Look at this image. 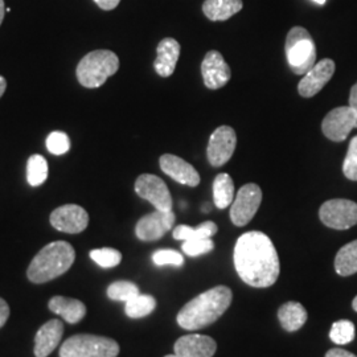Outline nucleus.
<instances>
[{"mask_svg": "<svg viewBox=\"0 0 357 357\" xmlns=\"http://www.w3.org/2000/svg\"><path fill=\"white\" fill-rule=\"evenodd\" d=\"M6 89H7V81H6L4 77L0 76V98L3 97Z\"/></svg>", "mask_w": 357, "mask_h": 357, "instance_id": "obj_39", "label": "nucleus"}, {"mask_svg": "<svg viewBox=\"0 0 357 357\" xmlns=\"http://www.w3.org/2000/svg\"><path fill=\"white\" fill-rule=\"evenodd\" d=\"M202 75L208 89L217 90L225 86L230 79V68L220 52L211 51L205 54L202 64Z\"/></svg>", "mask_w": 357, "mask_h": 357, "instance_id": "obj_15", "label": "nucleus"}, {"mask_svg": "<svg viewBox=\"0 0 357 357\" xmlns=\"http://www.w3.org/2000/svg\"><path fill=\"white\" fill-rule=\"evenodd\" d=\"M335 270L342 277H349L357 273V240L344 245L335 258Z\"/></svg>", "mask_w": 357, "mask_h": 357, "instance_id": "obj_23", "label": "nucleus"}, {"mask_svg": "<svg viewBox=\"0 0 357 357\" xmlns=\"http://www.w3.org/2000/svg\"><path fill=\"white\" fill-rule=\"evenodd\" d=\"M155 307H156V301L153 296L146 295V294H139L126 302L125 311H126L128 318L139 319V318H144V317L150 315L155 310Z\"/></svg>", "mask_w": 357, "mask_h": 357, "instance_id": "obj_26", "label": "nucleus"}, {"mask_svg": "<svg viewBox=\"0 0 357 357\" xmlns=\"http://www.w3.org/2000/svg\"><path fill=\"white\" fill-rule=\"evenodd\" d=\"M237 146L236 131L229 126H220L213 131L209 138L206 155L208 160L213 167L227 165L233 156Z\"/></svg>", "mask_w": 357, "mask_h": 357, "instance_id": "obj_11", "label": "nucleus"}, {"mask_svg": "<svg viewBox=\"0 0 357 357\" xmlns=\"http://www.w3.org/2000/svg\"><path fill=\"white\" fill-rule=\"evenodd\" d=\"M183 252L190 257H199L206 255L215 249V243L211 238H199V240H188L184 241L181 246Z\"/></svg>", "mask_w": 357, "mask_h": 357, "instance_id": "obj_32", "label": "nucleus"}, {"mask_svg": "<svg viewBox=\"0 0 357 357\" xmlns=\"http://www.w3.org/2000/svg\"><path fill=\"white\" fill-rule=\"evenodd\" d=\"M153 264L156 266H165V265H172V266H183L184 257L181 253L171 249H162L156 250L153 255Z\"/></svg>", "mask_w": 357, "mask_h": 357, "instance_id": "obj_34", "label": "nucleus"}, {"mask_svg": "<svg viewBox=\"0 0 357 357\" xmlns=\"http://www.w3.org/2000/svg\"><path fill=\"white\" fill-rule=\"evenodd\" d=\"M51 224L59 231L77 234L88 228L89 215L79 205H63L52 212Z\"/></svg>", "mask_w": 357, "mask_h": 357, "instance_id": "obj_12", "label": "nucleus"}, {"mask_svg": "<svg viewBox=\"0 0 357 357\" xmlns=\"http://www.w3.org/2000/svg\"><path fill=\"white\" fill-rule=\"evenodd\" d=\"M8 318H10V306L3 298H0V328L7 323Z\"/></svg>", "mask_w": 357, "mask_h": 357, "instance_id": "obj_35", "label": "nucleus"}, {"mask_svg": "<svg viewBox=\"0 0 357 357\" xmlns=\"http://www.w3.org/2000/svg\"><path fill=\"white\" fill-rule=\"evenodd\" d=\"M174 349L178 357H213L217 344L206 335H185L175 343Z\"/></svg>", "mask_w": 357, "mask_h": 357, "instance_id": "obj_17", "label": "nucleus"}, {"mask_svg": "<svg viewBox=\"0 0 357 357\" xmlns=\"http://www.w3.org/2000/svg\"><path fill=\"white\" fill-rule=\"evenodd\" d=\"M306 308L298 302H287L280 308L278 319L286 331L294 332L301 330L307 321Z\"/></svg>", "mask_w": 357, "mask_h": 357, "instance_id": "obj_22", "label": "nucleus"}, {"mask_svg": "<svg viewBox=\"0 0 357 357\" xmlns=\"http://www.w3.org/2000/svg\"><path fill=\"white\" fill-rule=\"evenodd\" d=\"M159 165L166 175L183 185L197 187L200 184V175L196 168L176 155L165 153L160 158Z\"/></svg>", "mask_w": 357, "mask_h": 357, "instance_id": "obj_16", "label": "nucleus"}, {"mask_svg": "<svg viewBox=\"0 0 357 357\" xmlns=\"http://www.w3.org/2000/svg\"><path fill=\"white\" fill-rule=\"evenodd\" d=\"M216 224L213 221H206L199 227H188V225H178L174 229V238L178 241H188V240H199V238H212L217 233Z\"/></svg>", "mask_w": 357, "mask_h": 357, "instance_id": "obj_25", "label": "nucleus"}, {"mask_svg": "<svg viewBox=\"0 0 357 357\" xmlns=\"http://www.w3.org/2000/svg\"><path fill=\"white\" fill-rule=\"evenodd\" d=\"M286 56L295 75H306L317 64L315 43L302 26H294L286 38Z\"/></svg>", "mask_w": 357, "mask_h": 357, "instance_id": "obj_5", "label": "nucleus"}, {"mask_svg": "<svg viewBox=\"0 0 357 357\" xmlns=\"http://www.w3.org/2000/svg\"><path fill=\"white\" fill-rule=\"evenodd\" d=\"M47 149L53 155H64L70 149V139L63 131H53L47 138Z\"/></svg>", "mask_w": 357, "mask_h": 357, "instance_id": "obj_31", "label": "nucleus"}, {"mask_svg": "<svg viewBox=\"0 0 357 357\" xmlns=\"http://www.w3.org/2000/svg\"><path fill=\"white\" fill-rule=\"evenodd\" d=\"M135 192L139 197L150 202L156 211H172V197L162 178L143 174L135 181Z\"/></svg>", "mask_w": 357, "mask_h": 357, "instance_id": "obj_10", "label": "nucleus"}, {"mask_svg": "<svg viewBox=\"0 0 357 357\" xmlns=\"http://www.w3.org/2000/svg\"><path fill=\"white\" fill-rule=\"evenodd\" d=\"M326 357H357L356 355H354V354H351V352H348V351H345V349H342V348H332L330 349L327 354H326Z\"/></svg>", "mask_w": 357, "mask_h": 357, "instance_id": "obj_37", "label": "nucleus"}, {"mask_svg": "<svg viewBox=\"0 0 357 357\" xmlns=\"http://www.w3.org/2000/svg\"><path fill=\"white\" fill-rule=\"evenodd\" d=\"M349 106L356 112L357 114V82L352 86L349 93Z\"/></svg>", "mask_w": 357, "mask_h": 357, "instance_id": "obj_38", "label": "nucleus"}, {"mask_svg": "<svg viewBox=\"0 0 357 357\" xmlns=\"http://www.w3.org/2000/svg\"><path fill=\"white\" fill-rule=\"evenodd\" d=\"M345 178L357 181V135L352 138L348 146V153L343 163Z\"/></svg>", "mask_w": 357, "mask_h": 357, "instance_id": "obj_33", "label": "nucleus"}, {"mask_svg": "<svg viewBox=\"0 0 357 357\" xmlns=\"http://www.w3.org/2000/svg\"><path fill=\"white\" fill-rule=\"evenodd\" d=\"M156 52H158V56L153 63L156 73L165 78L172 76L176 69L178 56H180V44L175 38H163L159 43Z\"/></svg>", "mask_w": 357, "mask_h": 357, "instance_id": "obj_19", "label": "nucleus"}, {"mask_svg": "<svg viewBox=\"0 0 357 357\" xmlns=\"http://www.w3.org/2000/svg\"><path fill=\"white\" fill-rule=\"evenodd\" d=\"M330 339L335 344L345 345L355 340V324L351 320H337L332 324Z\"/></svg>", "mask_w": 357, "mask_h": 357, "instance_id": "obj_28", "label": "nucleus"}, {"mask_svg": "<svg viewBox=\"0 0 357 357\" xmlns=\"http://www.w3.org/2000/svg\"><path fill=\"white\" fill-rule=\"evenodd\" d=\"M101 10L105 11H112L118 7L121 0H93Z\"/></svg>", "mask_w": 357, "mask_h": 357, "instance_id": "obj_36", "label": "nucleus"}, {"mask_svg": "<svg viewBox=\"0 0 357 357\" xmlns=\"http://www.w3.org/2000/svg\"><path fill=\"white\" fill-rule=\"evenodd\" d=\"M357 128L356 112L351 106H342L331 110L321 123L323 134L332 142H343L349 132Z\"/></svg>", "mask_w": 357, "mask_h": 357, "instance_id": "obj_9", "label": "nucleus"}, {"mask_svg": "<svg viewBox=\"0 0 357 357\" xmlns=\"http://www.w3.org/2000/svg\"><path fill=\"white\" fill-rule=\"evenodd\" d=\"M165 357H178V355H167V356Z\"/></svg>", "mask_w": 357, "mask_h": 357, "instance_id": "obj_43", "label": "nucleus"}, {"mask_svg": "<svg viewBox=\"0 0 357 357\" xmlns=\"http://www.w3.org/2000/svg\"><path fill=\"white\" fill-rule=\"evenodd\" d=\"M352 307H354V310H355V311L357 312V295L356 298L354 299V302H352Z\"/></svg>", "mask_w": 357, "mask_h": 357, "instance_id": "obj_41", "label": "nucleus"}, {"mask_svg": "<svg viewBox=\"0 0 357 357\" xmlns=\"http://www.w3.org/2000/svg\"><path fill=\"white\" fill-rule=\"evenodd\" d=\"M50 310L70 324H76L86 315V307L81 301L65 296H53L50 301Z\"/></svg>", "mask_w": 357, "mask_h": 357, "instance_id": "obj_20", "label": "nucleus"}, {"mask_svg": "<svg viewBox=\"0 0 357 357\" xmlns=\"http://www.w3.org/2000/svg\"><path fill=\"white\" fill-rule=\"evenodd\" d=\"M119 344L97 335H75L60 347V357H116Z\"/></svg>", "mask_w": 357, "mask_h": 357, "instance_id": "obj_6", "label": "nucleus"}, {"mask_svg": "<svg viewBox=\"0 0 357 357\" xmlns=\"http://www.w3.org/2000/svg\"><path fill=\"white\" fill-rule=\"evenodd\" d=\"M4 13H6V6H4V0H0V26L3 23L4 19Z\"/></svg>", "mask_w": 357, "mask_h": 357, "instance_id": "obj_40", "label": "nucleus"}, {"mask_svg": "<svg viewBox=\"0 0 357 357\" xmlns=\"http://www.w3.org/2000/svg\"><path fill=\"white\" fill-rule=\"evenodd\" d=\"M139 295V289L135 283L128 281H118L107 287V296L118 302H128L134 296Z\"/></svg>", "mask_w": 357, "mask_h": 357, "instance_id": "obj_29", "label": "nucleus"}, {"mask_svg": "<svg viewBox=\"0 0 357 357\" xmlns=\"http://www.w3.org/2000/svg\"><path fill=\"white\" fill-rule=\"evenodd\" d=\"M243 10V0H205L203 11L212 22L228 20Z\"/></svg>", "mask_w": 357, "mask_h": 357, "instance_id": "obj_21", "label": "nucleus"}, {"mask_svg": "<svg viewBox=\"0 0 357 357\" xmlns=\"http://www.w3.org/2000/svg\"><path fill=\"white\" fill-rule=\"evenodd\" d=\"M234 200V183L228 174L217 175L213 181V202L218 209H225Z\"/></svg>", "mask_w": 357, "mask_h": 357, "instance_id": "obj_24", "label": "nucleus"}, {"mask_svg": "<svg viewBox=\"0 0 357 357\" xmlns=\"http://www.w3.org/2000/svg\"><path fill=\"white\" fill-rule=\"evenodd\" d=\"M64 326L59 319H52L40 327L35 336V356L48 357L59 347Z\"/></svg>", "mask_w": 357, "mask_h": 357, "instance_id": "obj_18", "label": "nucleus"}, {"mask_svg": "<svg viewBox=\"0 0 357 357\" xmlns=\"http://www.w3.org/2000/svg\"><path fill=\"white\" fill-rule=\"evenodd\" d=\"M312 1H315V3H317V4H319V6H323L327 0H312Z\"/></svg>", "mask_w": 357, "mask_h": 357, "instance_id": "obj_42", "label": "nucleus"}, {"mask_svg": "<svg viewBox=\"0 0 357 357\" xmlns=\"http://www.w3.org/2000/svg\"><path fill=\"white\" fill-rule=\"evenodd\" d=\"M234 268L246 284L265 289L280 277V257L273 241L262 231H248L234 246Z\"/></svg>", "mask_w": 357, "mask_h": 357, "instance_id": "obj_1", "label": "nucleus"}, {"mask_svg": "<svg viewBox=\"0 0 357 357\" xmlns=\"http://www.w3.org/2000/svg\"><path fill=\"white\" fill-rule=\"evenodd\" d=\"M262 202V191L257 184H246L237 192L236 199L230 206V218L236 227L248 225Z\"/></svg>", "mask_w": 357, "mask_h": 357, "instance_id": "obj_8", "label": "nucleus"}, {"mask_svg": "<svg viewBox=\"0 0 357 357\" xmlns=\"http://www.w3.org/2000/svg\"><path fill=\"white\" fill-rule=\"evenodd\" d=\"M90 258L101 268H112L118 266L122 261V255L116 249L102 248L90 252Z\"/></svg>", "mask_w": 357, "mask_h": 357, "instance_id": "obj_30", "label": "nucleus"}, {"mask_svg": "<svg viewBox=\"0 0 357 357\" xmlns=\"http://www.w3.org/2000/svg\"><path fill=\"white\" fill-rule=\"evenodd\" d=\"M335 73V63L331 59H323L312 66L310 72L301 79L298 85V91L302 97L311 98L317 96L331 79Z\"/></svg>", "mask_w": 357, "mask_h": 357, "instance_id": "obj_14", "label": "nucleus"}, {"mask_svg": "<svg viewBox=\"0 0 357 357\" xmlns=\"http://www.w3.org/2000/svg\"><path fill=\"white\" fill-rule=\"evenodd\" d=\"M231 299L233 294L227 286H217L202 293L178 311V326L188 331L205 328L224 315Z\"/></svg>", "mask_w": 357, "mask_h": 357, "instance_id": "obj_2", "label": "nucleus"}, {"mask_svg": "<svg viewBox=\"0 0 357 357\" xmlns=\"http://www.w3.org/2000/svg\"><path fill=\"white\" fill-rule=\"evenodd\" d=\"M119 69V59L114 52L98 50L88 53L77 65L78 82L88 89L102 86L109 77Z\"/></svg>", "mask_w": 357, "mask_h": 357, "instance_id": "obj_4", "label": "nucleus"}, {"mask_svg": "<svg viewBox=\"0 0 357 357\" xmlns=\"http://www.w3.org/2000/svg\"><path fill=\"white\" fill-rule=\"evenodd\" d=\"M48 178V163L44 156L32 155L26 165V180L32 187L41 185Z\"/></svg>", "mask_w": 357, "mask_h": 357, "instance_id": "obj_27", "label": "nucleus"}, {"mask_svg": "<svg viewBox=\"0 0 357 357\" xmlns=\"http://www.w3.org/2000/svg\"><path fill=\"white\" fill-rule=\"evenodd\" d=\"M176 216L172 211H155L142 217L137 224L135 234L141 241H156L174 228Z\"/></svg>", "mask_w": 357, "mask_h": 357, "instance_id": "obj_13", "label": "nucleus"}, {"mask_svg": "<svg viewBox=\"0 0 357 357\" xmlns=\"http://www.w3.org/2000/svg\"><path fill=\"white\" fill-rule=\"evenodd\" d=\"M319 217L331 229H349L357 224V204L345 199L328 200L320 206Z\"/></svg>", "mask_w": 357, "mask_h": 357, "instance_id": "obj_7", "label": "nucleus"}, {"mask_svg": "<svg viewBox=\"0 0 357 357\" xmlns=\"http://www.w3.org/2000/svg\"><path fill=\"white\" fill-rule=\"evenodd\" d=\"M75 259L76 252L70 243L65 241L48 243L29 264L26 277L33 283H45L56 280L72 268Z\"/></svg>", "mask_w": 357, "mask_h": 357, "instance_id": "obj_3", "label": "nucleus"}]
</instances>
